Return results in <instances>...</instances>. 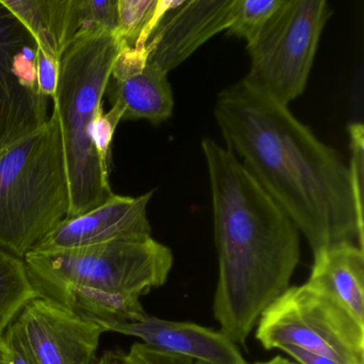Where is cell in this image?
<instances>
[{
  "label": "cell",
  "instance_id": "cell-20",
  "mask_svg": "<svg viewBox=\"0 0 364 364\" xmlns=\"http://www.w3.org/2000/svg\"><path fill=\"white\" fill-rule=\"evenodd\" d=\"M157 0H118L117 37L129 48H135L156 7Z\"/></svg>",
  "mask_w": 364,
  "mask_h": 364
},
{
  "label": "cell",
  "instance_id": "cell-31",
  "mask_svg": "<svg viewBox=\"0 0 364 364\" xmlns=\"http://www.w3.org/2000/svg\"><path fill=\"white\" fill-rule=\"evenodd\" d=\"M195 364H205V363H202V362H195Z\"/></svg>",
  "mask_w": 364,
  "mask_h": 364
},
{
  "label": "cell",
  "instance_id": "cell-9",
  "mask_svg": "<svg viewBox=\"0 0 364 364\" xmlns=\"http://www.w3.org/2000/svg\"><path fill=\"white\" fill-rule=\"evenodd\" d=\"M28 364H92L105 330L63 304L39 297L9 327Z\"/></svg>",
  "mask_w": 364,
  "mask_h": 364
},
{
  "label": "cell",
  "instance_id": "cell-16",
  "mask_svg": "<svg viewBox=\"0 0 364 364\" xmlns=\"http://www.w3.org/2000/svg\"><path fill=\"white\" fill-rule=\"evenodd\" d=\"M39 296L50 298L97 323L139 321L148 313L139 298L76 285H38Z\"/></svg>",
  "mask_w": 364,
  "mask_h": 364
},
{
  "label": "cell",
  "instance_id": "cell-10",
  "mask_svg": "<svg viewBox=\"0 0 364 364\" xmlns=\"http://www.w3.org/2000/svg\"><path fill=\"white\" fill-rule=\"evenodd\" d=\"M153 193L149 191L136 198L114 193L93 210L63 219L31 251L52 252L151 237L152 228L146 208Z\"/></svg>",
  "mask_w": 364,
  "mask_h": 364
},
{
  "label": "cell",
  "instance_id": "cell-17",
  "mask_svg": "<svg viewBox=\"0 0 364 364\" xmlns=\"http://www.w3.org/2000/svg\"><path fill=\"white\" fill-rule=\"evenodd\" d=\"M37 297L24 259L0 249V342L21 311Z\"/></svg>",
  "mask_w": 364,
  "mask_h": 364
},
{
  "label": "cell",
  "instance_id": "cell-18",
  "mask_svg": "<svg viewBox=\"0 0 364 364\" xmlns=\"http://www.w3.org/2000/svg\"><path fill=\"white\" fill-rule=\"evenodd\" d=\"M282 0H237L235 18L228 35L246 40L247 46L257 41Z\"/></svg>",
  "mask_w": 364,
  "mask_h": 364
},
{
  "label": "cell",
  "instance_id": "cell-14",
  "mask_svg": "<svg viewBox=\"0 0 364 364\" xmlns=\"http://www.w3.org/2000/svg\"><path fill=\"white\" fill-rule=\"evenodd\" d=\"M167 73L146 63L139 75L122 82L109 80L106 90L112 105L123 109L122 121L146 120L159 124L173 112V93Z\"/></svg>",
  "mask_w": 364,
  "mask_h": 364
},
{
  "label": "cell",
  "instance_id": "cell-28",
  "mask_svg": "<svg viewBox=\"0 0 364 364\" xmlns=\"http://www.w3.org/2000/svg\"><path fill=\"white\" fill-rule=\"evenodd\" d=\"M123 353L124 351L120 349L106 351L102 357L95 359L92 364H121Z\"/></svg>",
  "mask_w": 364,
  "mask_h": 364
},
{
  "label": "cell",
  "instance_id": "cell-15",
  "mask_svg": "<svg viewBox=\"0 0 364 364\" xmlns=\"http://www.w3.org/2000/svg\"><path fill=\"white\" fill-rule=\"evenodd\" d=\"M33 36L37 48L60 61L75 39L73 0H0Z\"/></svg>",
  "mask_w": 364,
  "mask_h": 364
},
{
  "label": "cell",
  "instance_id": "cell-6",
  "mask_svg": "<svg viewBox=\"0 0 364 364\" xmlns=\"http://www.w3.org/2000/svg\"><path fill=\"white\" fill-rule=\"evenodd\" d=\"M266 350L295 346L340 364H364V323L308 282L289 287L259 316Z\"/></svg>",
  "mask_w": 364,
  "mask_h": 364
},
{
  "label": "cell",
  "instance_id": "cell-4",
  "mask_svg": "<svg viewBox=\"0 0 364 364\" xmlns=\"http://www.w3.org/2000/svg\"><path fill=\"white\" fill-rule=\"evenodd\" d=\"M58 117L0 150V249L24 259L69 212Z\"/></svg>",
  "mask_w": 364,
  "mask_h": 364
},
{
  "label": "cell",
  "instance_id": "cell-3",
  "mask_svg": "<svg viewBox=\"0 0 364 364\" xmlns=\"http://www.w3.org/2000/svg\"><path fill=\"white\" fill-rule=\"evenodd\" d=\"M125 44L116 33H82L60 59L58 87L53 99L65 150L70 206L67 218L80 216L114 195L109 167L89 139V127L104 106L114 60Z\"/></svg>",
  "mask_w": 364,
  "mask_h": 364
},
{
  "label": "cell",
  "instance_id": "cell-29",
  "mask_svg": "<svg viewBox=\"0 0 364 364\" xmlns=\"http://www.w3.org/2000/svg\"><path fill=\"white\" fill-rule=\"evenodd\" d=\"M0 364H9V349L5 340L0 342Z\"/></svg>",
  "mask_w": 364,
  "mask_h": 364
},
{
  "label": "cell",
  "instance_id": "cell-7",
  "mask_svg": "<svg viewBox=\"0 0 364 364\" xmlns=\"http://www.w3.org/2000/svg\"><path fill=\"white\" fill-rule=\"evenodd\" d=\"M331 10L326 0H282L255 43L242 78L272 101L289 105L304 93Z\"/></svg>",
  "mask_w": 364,
  "mask_h": 364
},
{
  "label": "cell",
  "instance_id": "cell-2",
  "mask_svg": "<svg viewBox=\"0 0 364 364\" xmlns=\"http://www.w3.org/2000/svg\"><path fill=\"white\" fill-rule=\"evenodd\" d=\"M218 280L213 313L234 344L246 343L262 313L289 287L300 262L293 221L228 148L205 138Z\"/></svg>",
  "mask_w": 364,
  "mask_h": 364
},
{
  "label": "cell",
  "instance_id": "cell-26",
  "mask_svg": "<svg viewBox=\"0 0 364 364\" xmlns=\"http://www.w3.org/2000/svg\"><path fill=\"white\" fill-rule=\"evenodd\" d=\"M280 350L287 353L289 357L293 358L299 364H340L333 361V360L329 359V358L310 353V351L298 348V347L289 346V345L282 347Z\"/></svg>",
  "mask_w": 364,
  "mask_h": 364
},
{
  "label": "cell",
  "instance_id": "cell-30",
  "mask_svg": "<svg viewBox=\"0 0 364 364\" xmlns=\"http://www.w3.org/2000/svg\"><path fill=\"white\" fill-rule=\"evenodd\" d=\"M255 364H296L294 362L289 361L287 358L282 357V355H276V357L272 358L267 361L257 362Z\"/></svg>",
  "mask_w": 364,
  "mask_h": 364
},
{
  "label": "cell",
  "instance_id": "cell-11",
  "mask_svg": "<svg viewBox=\"0 0 364 364\" xmlns=\"http://www.w3.org/2000/svg\"><path fill=\"white\" fill-rule=\"evenodd\" d=\"M236 5L237 0H185L146 42L148 63L169 73L210 38L230 28Z\"/></svg>",
  "mask_w": 364,
  "mask_h": 364
},
{
  "label": "cell",
  "instance_id": "cell-13",
  "mask_svg": "<svg viewBox=\"0 0 364 364\" xmlns=\"http://www.w3.org/2000/svg\"><path fill=\"white\" fill-rule=\"evenodd\" d=\"M306 282L364 323V249L351 242H338L313 253Z\"/></svg>",
  "mask_w": 364,
  "mask_h": 364
},
{
  "label": "cell",
  "instance_id": "cell-8",
  "mask_svg": "<svg viewBox=\"0 0 364 364\" xmlns=\"http://www.w3.org/2000/svg\"><path fill=\"white\" fill-rule=\"evenodd\" d=\"M48 101L38 90L37 43L0 4V150L50 120Z\"/></svg>",
  "mask_w": 364,
  "mask_h": 364
},
{
  "label": "cell",
  "instance_id": "cell-27",
  "mask_svg": "<svg viewBox=\"0 0 364 364\" xmlns=\"http://www.w3.org/2000/svg\"><path fill=\"white\" fill-rule=\"evenodd\" d=\"M4 338L9 349V364H28L10 329L7 330Z\"/></svg>",
  "mask_w": 364,
  "mask_h": 364
},
{
  "label": "cell",
  "instance_id": "cell-21",
  "mask_svg": "<svg viewBox=\"0 0 364 364\" xmlns=\"http://www.w3.org/2000/svg\"><path fill=\"white\" fill-rule=\"evenodd\" d=\"M123 119V109L119 105H112L105 112L104 106L99 108L89 127V139L104 165L109 167L110 149L119 123Z\"/></svg>",
  "mask_w": 364,
  "mask_h": 364
},
{
  "label": "cell",
  "instance_id": "cell-19",
  "mask_svg": "<svg viewBox=\"0 0 364 364\" xmlns=\"http://www.w3.org/2000/svg\"><path fill=\"white\" fill-rule=\"evenodd\" d=\"M73 26L76 38L99 31L116 33L118 0H73Z\"/></svg>",
  "mask_w": 364,
  "mask_h": 364
},
{
  "label": "cell",
  "instance_id": "cell-12",
  "mask_svg": "<svg viewBox=\"0 0 364 364\" xmlns=\"http://www.w3.org/2000/svg\"><path fill=\"white\" fill-rule=\"evenodd\" d=\"M106 331L140 338L144 344L205 364H250L225 334L188 321L146 314L132 323H97Z\"/></svg>",
  "mask_w": 364,
  "mask_h": 364
},
{
  "label": "cell",
  "instance_id": "cell-23",
  "mask_svg": "<svg viewBox=\"0 0 364 364\" xmlns=\"http://www.w3.org/2000/svg\"><path fill=\"white\" fill-rule=\"evenodd\" d=\"M121 364H195V361L153 348L144 343H135L129 353H123Z\"/></svg>",
  "mask_w": 364,
  "mask_h": 364
},
{
  "label": "cell",
  "instance_id": "cell-25",
  "mask_svg": "<svg viewBox=\"0 0 364 364\" xmlns=\"http://www.w3.org/2000/svg\"><path fill=\"white\" fill-rule=\"evenodd\" d=\"M185 0H157L156 7H155L154 12L152 16L149 20L148 24L144 27L142 31L141 35L138 38L136 42V48H144L146 46V42L150 39L151 35L156 31L157 27L163 22L164 18H166L169 12L172 10L176 9L184 4Z\"/></svg>",
  "mask_w": 364,
  "mask_h": 364
},
{
  "label": "cell",
  "instance_id": "cell-1",
  "mask_svg": "<svg viewBox=\"0 0 364 364\" xmlns=\"http://www.w3.org/2000/svg\"><path fill=\"white\" fill-rule=\"evenodd\" d=\"M227 148L284 210L312 253L338 242L364 249L363 208L350 172L287 106L240 80L217 97Z\"/></svg>",
  "mask_w": 364,
  "mask_h": 364
},
{
  "label": "cell",
  "instance_id": "cell-5",
  "mask_svg": "<svg viewBox=\"0 0 364 364\" xmlns=\"http://www.w3.org/2000/svg\"><path fill=\"white\" fill-rule=\"evenodd\" d=\"M171 249L154 238L119 240L24 257L33 287L76 285L141 298L167 282Z\"/></svg>",
  "mask_w": 364,
  "mask_h": 364
},
{
  "label": "cell",
  "instance_id": "cell-22",
  "mask_svg": "<svg viewBox=\"0 0 364 364\" xmlns=\"http://www.w3.org/2000/svg\"><path fill=\"white\" fill-rule=\"evenodd\" d=\"M148 57L149 52L146 48H136L123 46L114 60L110 80L122 82L139 75L146 69Z\"/></svg>",
  "mask_w": 364,
  "mask_h": 364
},
{
  "label": "cell",
  "instance_id": "cell-24",
  "mask_svg": "<svg viewBox=\"0 0 364 364\" xmlns=\"http://www.w3.org/2000/svg\"><path fill=\"white\" fill-rule=\"evenodd\" d=\"M60 61L37 48L38 90L44 97L54 99L57 92Z\"/></svg>",
  "mask_w": 364,
  "mask_h": 364
}]
</instances>
